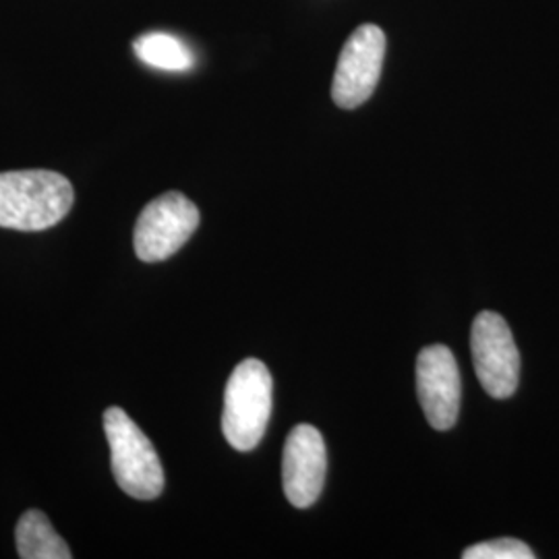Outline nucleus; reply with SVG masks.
Returning <instances> with one entry per match:
<instances>
[{
  "label": "nucleus",
  "instance_id": "f257e3e1",
  "mask_svg": "<svg viewBox=\"0 0 559 559\" xmlns=\"http://www.w3.org/2000/svg\"><path fill=\"white\" fill-rule=\"evenodd\" d=\"M73 187L52 170L0 173V228L38 233L57 226L73 207Z\"/></svg>",
  "mask_w": 559,
  "mask_h": 559
},
{
  "label": "nucleus",
  "instance_id": "f03ea898",
  "mask_svg": "<svg viewBox=\"0 0 559 559\" xmlns=\"http://www.w3.org/2000/svg\"><path fill=\"white\" fill-rule=\"evenodd\" d=\"M104 431L120 489L135 500H156L164 489V468L152 441L119 406L104 413Z\"/></svg>",
  "mask_w": 559,
  "mask_h": 559
},
{
  "label": "nucleus",
  "instance_id": "7ed1b4c3",
  "mask_svg": "<svg viewBox=\"0 0 559 559\" xmlns=\"http://www.w3.org/2000/svg\"><path fill=\"white\" fill-rule=\"evenodd\" d=\"M270 415L272 376L261 360H242L233 371L224 392V438L235 450L251 452L260 445Z\"/></svg>",
  "mask_w": 559,
  "mask_h": 559
},
{
  "label": "nucleus",
  "instance_id": "20e7f679",
  "mask_svg": "<svg viewBox=\"0 0 559 559\" xmlns=\"http://www.w3.org/2000/svg\"><path fill=\"white\" fill-rule=\"evenodd\" d=\"M200 226V210L182 193H164L150 201L135 224V253L145 263L173 258Z\"/></svg>",
  "mask_w": 559,
  "mask_h": 559
},
{
  "label": "nucleus",
  "instance_id": "39448f33",
  "mask_svg": "<svg viewBox=\"0 0 559 559\" xmlns=\"http://www.w3.org/2000/svg\"><path fill=\"white\" fill-rule=\"evenodd\" d=\"M471 350L480 385L491 399H510L519 388L520 355L506 320L483 311L473 321Z\"/></svg>",
  "mask_w": 559,
  "mask_h": 559
},
{
  "label": "nucleus",
  "instance_id": "423d86ee",
  "mask_svg": "<svg viewBox=\"0 0 559 559\" xmlns=\"http://www.w3.org/2000/svg\"><path fill=\"white\" fill-rule=\"evenodd\" d=\"M385 57V34L378 25H360L340 52L332 98L340 108H359L378 87Z\"/></svg>",
  "mask_w": 559,
  "mask_h": 559
},
{
  "label": "nucleus",
  "instance_id": "0eeeda50",
  "mask_svg": "<svg viewBox=\"0 0 559 559\" xmlns=\"http://www.w3.org/2000/svg\"><path fill=\"white\" fill-rule=\"evenodd\" d=\"M417 392L423 413L438 431L456 425L462 383L456 359L448 346H427L417 359Z\"/></svg>",
  "mask_w": 559,
  "mask_h": 559
},
{
  "label": "nucleus",
  "instance_id": "6e6552de",
  "mask_svg": "<svg viewBox=\"0 0 559 559\" xmlns=\"http://www.w3.org/2000/svg\"><path fill=\"white\" fill-rule=\"evenodd\" d=\"M328 471L325 441L313 425H297L284 443L282 485L295 508H309L321 496Z\"/></svg>",
  "mask_w": 559,
  "mask_h": 559
},
{
  "label": "nucleus",
  "instance_id": "1a4fd4ad",
  "mask_svg": "<svg viewBox=\"0 0 559 559\" xmlns=\"http://www.w3.org/2000/svg\"><path fill=\"white\" fill-rule=\"evenodd\" d=\"M15 539L21 559L73 558L69 545L40 510H29L21 516L15 528Z\"/></svg>",
  "mask_w": 559,
  "mask_h": 559
},
{
  "label": "nucleus",
  "instance_id": "9d476101",
  "mask_svg": "<svg viewBox=\"0 0 559 559\" xmlns=\"http://www.w3.org/2000/svg\"><path fill=\"white\" fill-rule=\"evenodd\" d=\"M133 52L147 67L170 73L189 71L195 64L191 48L177 36L164 32H150L140 36L133 41Z\"/></svg>",
  "mask_w": 559,
  "mask_h": 559
},
{
  "label": "nucleus",
  "instance_id": "9b49d317",
  "mask_svg": "<svg viewBox=\"0 0 559 559\" xmlns=\"http://www.w3.org/2000/svg\"><path fill=\"white\" fill-rule=\"evenodd\" d=\"M464 559H535V551L519 539L485 540L462 551Z\"/></svg>",
  "mask_w": 559,
  "mask_h": 559
}]
</instances>
